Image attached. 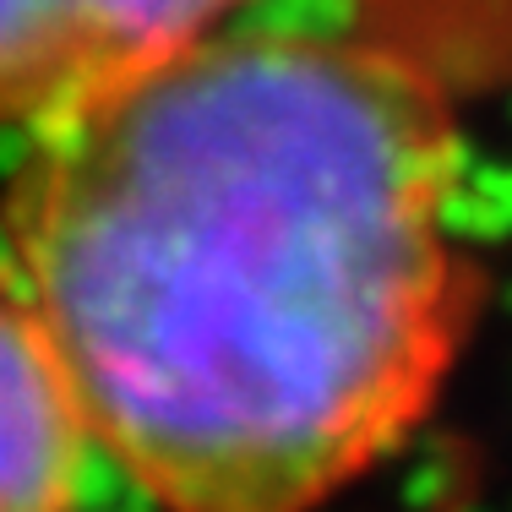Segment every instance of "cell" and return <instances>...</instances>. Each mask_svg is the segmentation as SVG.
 <instances>
[{"label": "cell", "instance_id": "1", "mask_svg": "<svg viewBox=\"0 0 512 512\" xmlns=\"http://www.w3.org/2000/svg\"><path fill=\"white\" fill-rule=\"evenodd\" d=\"M11 295L164 512H316L431 409L469 327L458 148L382 44L224 22L28 137Z\"/></svg>", "mask_w": 512, "mask_h": 512}, {"label": "cell", "instance_id": "2", "mask_svg": "<svg viewBox=\"0 0 512 512\" xmlns=\"http://www.w3.org/2000/svg\"><path fill=\"white\" fill-rule=\"evenodd\" d=\"M251 0H0V131L39 137L235 22Z\"/></svg>", "mask_w": 512, "mask_h": 512}, {"label": "cell", "instance_id": "3", "mask_svg": "<svg viewBox=\"0 0 512 512\" xmlns=\"http://www.w3.org/2000/svg\"><path fill=\"white\" fill-rule=\"evenodd\" d=\"M82 436L50 349L0 289V512H71Z\"/></svg>", "mask_w": 512, "mask_h": 512}]
</instances>
